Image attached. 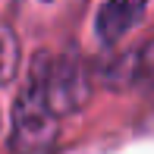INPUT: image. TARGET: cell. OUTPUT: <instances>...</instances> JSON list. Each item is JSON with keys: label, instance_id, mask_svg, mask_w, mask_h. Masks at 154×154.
<instances>
[{"label": "cell", "instance_id": "4", "mask_svg": "<svg viewBox=\"0 0 154 154\" xmlns=\"http://www.w3.org/2000/svg\"><path fill=\"white\" fill-rule=\"evenodd\" d=\"M148 0H104L94 16V32L104 44H116L142 22Z\"/></svg>", "mask_w": 154, "mask_h": 154}, {"label": "cell", "instance_id": "1", "mask_svg": "<svg viewBox=\"0 0 154 154\" xmlns=\"http://www.w3.org/2000/svg\"><path fill=\"white\" fill-rule=\"evenodd\" d=\"M47 57L51 54H35L29 75L22 82V91L13 104V132H10L13 154H51L60 138V116L54 113L44 88Z\"/></svg>", "mask_w": 154, "mask_h": 154}, {"label": "cell", "instance_id": "5", "mask_svg": "<svg viewBox=\"0 0 154 154\" xmlns=\"http://www.w3.org/2000/svg\"><path fill=\"white\" fill-rule=\"evenodd\" d=\"M19 72V41L6 25H0V85H10Z\"/></svg>", "mask_w": 154, "mask_h": 154}, {"label": "cell", "instance_id": "3", "mask_svg": "<svg viewBox=\"0 0 154 154\" xmlns=\"http://www.w3.org/2000/svg\"><path fill=\"white\" fill-rule=\"evenodd\" d=\"M101 79L113 88H154V41L107 63L101 69Z\"/></svg>", "mask_w": 154, "mask_h": 154}, {"label": "cell", "instance_id": "2", "mask_svg": "<svg viewBox=\"0 0 154 154\" xmlns=\"http://www.w3.org/2000/svg\"><path fill=\"white\" fill-rule=\"evenodd\" d=\"M44 88H47V101H51L54 113L60 116H72L91 97V75H88L85 63L75 51L47 57V72H44Z\"/></svg>", "mask_w": 154, "mask_h": 154}, {"label": "cell", "instance_id": "6", "mask_svg": "<svg viewBox=\"0 0 154 154\" xmlns=\"http://www.w3.org/2000/svg\"><path fill=\"white\" fill-rule=\"evenodd\" d=\"M0 126H3V116H0Z\"/></svg>", "mask_w": 154, "mask_h": 154}]
</instances>
